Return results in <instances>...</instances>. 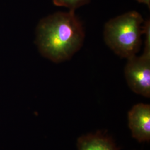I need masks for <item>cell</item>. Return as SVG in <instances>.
<instances>
[{
    "label": "cell",
    "mask_w": 150,
    "mask_h": 150,
    "mask_svg": "<svg viewBox=\"0 0 150 150\" xmlns=\"http://www.w3.org/2000/svg\"><path fill=\"white\" fill-rule=\"evenodd\" d=\"M129 129L132 137L139 142L150 140V106L139 103L134 105L128 113Z\"/></svg>",
    "instance_id": "obj_4"
},
{
    "label": "cell",
    "mask_w": 150,
    "mask_h": 150,
    "mask_svg": "<svg viewBox=\"0 0 150 150\" xmlns=\"http://www.w3.org/2000/svg\"><path fill=\"white\" fill-rule=\"evenodd\" d=\"M136 1H138L139 3H142V4H145L146 5H147L149 7V8H150V0H136Z\"/></svg>",
    "instance_id": "obj_7"
},
{
    "label": "cell",
    "mask_w": 150,
    "mask_h": 150,
    "mask_svg": "<svg viewBox=\"0 0 150 150\" xmlns=\"http://www.w3.org/2000/svg\"><path fill=\"white\" fill-rule=\"evenodd\" d=\"M127 60L125 74L129 88L139 95L150 97V51L144 50L141 56Z\"/></svg>",
    "instance_id": "obj_3"
},
{
    "label": "cell",
    "mask_w": 150,
    "mask_h": 150,
    "mask_svg": "<svg viewBox=\"0 0 150 150\" xmlns=\"http://www.w3.org/2000/svg\"><path fill=\"white\" fill-rule=\"evenodd\" d=\"M85 32L75 11L58 12L41 19L36 30L40 54L54 62L71 59L82 47Z\"/></svg>",
    "instance_id": "obj_1"
},
{
    "label": "cell",
    "mask_w": 150,
    "mask_h": 150,
    "mask_svg": "<svg viewBox=\"0 0 150 150\" xmlns=\"http://www.w3.org/2000/svg\"><path fill=\"white\" fill-rule=\"evenodd\" d=\"M52 1L54 5L64 7L70 11H75L77 8L88 4L90 0H52Z\"/></svg>",
    "instance_id": "obj_6"
},
{
    "label": "cell",
    "mask_w": 150,
    "mask_h": 150,
    "mask_svg": "<svg viewBox=\"0 0 150 150\" xmlns=\"http://www.w3.org/2000/svg\"><path fill=\"white\" fill-rule=\"evenodd\" d=\"M77 148L78 150H117L111 139L98 133L81 137Z\"/></svg>",
    "instance_id": "obj_5"
},
{
    "label": "cell",
    "mask_w": 150,
    "mask_h": 150,
    "mask_svg": "<svg viewBox=\"0 0 150 150\" xmlns=\"http://www.w3.org/2000/svg\"><path fill=\"white\" fill-rule=\"evenodd\" d=\"M144 20L139 12L129 11L110 20L104 27V40L107 46L121 57L136 56L142 44Z\"/></svg>",
    "instance_id": "obj_2"
}]
</instances>
